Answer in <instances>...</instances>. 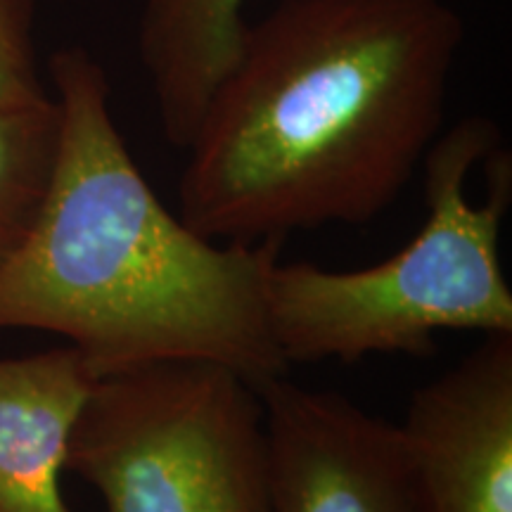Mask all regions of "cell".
Returning a JSON list of instances; mask_svg holds the SVG:
<instances>
[{"instance_id": "8992f818", "label": "cell", "mask_w": 512, "mask_h": 512, "mask_svg": "<svg viewBox=\"0 0 512 512\" xmlns=\"http://www.w3.org/2000/svg\"><path fill=\"white\" fill-rule=\"evenodd\" d=\"M399 432L418 512H512V335L415 389Z\"/></svg>"}, {"instance_id": "30bf717a", "label": "cell", "mask_w": 512, "mask_h": 512, "mask_svg": "<svg viewBox=\"0 0 512 512\" xmlns=\"http://www.w3.org/2000/svg\"><path fill=\"white\" fill-rule=\"evenodd\" d=\"M34 0H0V107L50 98L38 74Z\"/></svg>"}, {"instance_id": "ba28073f", "label": "cell", "mask_w": 512, "mask_h": 512, "mask_svg": "<svg viewBox=\"0 0 512 512\" xmlns=\"http://www.w3.org/2000/svg\"><path fill=\"white\" fill-rule=\"evenodd\" d=\"M247 0H145L138 55L171 145H190L211 95L238 60Z\"/></svg>"}, {"instance_id": "52a82bcc", "label": "cell", "mask_w": 512, "mask_h": 512, "mask_svg": "<svg viewBox=\"0 0 512 512\" xmlns=\"http://www.w3.org/2000/svg\"><path fill=\"white\" fill-rule=\"evenodd\" d=\"M95 382L69 344L0 358V512H72L62 475L69 439Z\"/></svg>"}, {"instance_id": "6da1fadb", "label": "cell", "mask_w": 512, "mask_h": 512, "mask_svg": "<svg viewBox=\"0 0 512 512\" xmlns=\"http://www.w3.org/2000/svg\"><path fill=\"white\" fill-rule=\"evenodd\" d=\"M463 43L448 0H283L185 147L176 214L214 242L377 219L441 133Z\"/></svg>"}, {"instance_id": "277c9868", "label": "cell", "mask_w": 512, "mask_h": 512, "mask_svg": "<svg viewBox=\"0 0 512 512\" xmlns=\"http://www.w3.org/2000/svg\"><path fill=\"white\" fill-rule=\"evenodd\" d=\"M67 472L105 512H268L264 406L211 361H166L93 384Z\"/></svg>"}, {"instance_id": "7a4b0ae2", "label": "cell", "mask_w": 512, "mask_h": 512, "mask_svg": "<svg viewBox=\"0 0 512 512\" xmlns=\"http://www.w3.org/2000/svg\"><path fill=\"white\" fill-rule=\"evenodd\" d=\"M48 76L60 140L29 233L0 259V330L64 337L95 380L166 361L219 363L254 387L285 375L264 297L285 240L197 235L138 169L102 64L62 48Z\"/></svg>"}, {"instance_id": "5b68a950", "label": "cell", "mask_w": 512, "mask_h": 512, "mask_svg": "<svg viewBox=\"0 0 512 512\" xmlns=\"http://www.w3.org/2000/svg\"><path fill=\"white\" fill-rule=\"evenodd\" d=\"M256 392L268 441V512H418L399 425L283 375Z\"/></svg>"}, {"instance_id": "3957f363", "label": "cell", "mask_w": 512, "mask_h": 512, "mask_svg": "<svg viewBox=\"0 0 512 512\" xmlns=\"http://www.w3.org/2000/svg\"><path fill=\"white\" fill-rule=\"evenodd\" d=\"M425 223L368 268L280 259L266 275V318L287 366L430 356L439 332L512 335L501 261L512 204V157L489 117H465L422 157Z\"/></svg>"}, {"instance_id": "9c48e42d", "label": "cell", "mask_w": 512, "mask_h": 512, "mask_svg": "<svg viewBox=\"0 0 512 512\" xmlns=\"http://www.w3.org/2000/svg\"><path fill=\"white\" fill-rule=\"evenodd\" d=\"M60 110L50 98L0 107V259L29 233L53 176Z\"/></svg>"}]
</instances>
